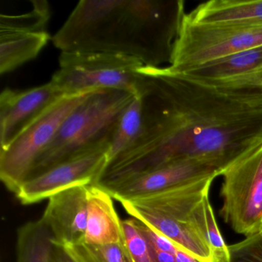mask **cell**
<instances>
[{
  "label": "cell",
  "instance_id": "1",
  "mask_svg": "<svg viewBox=\"0 0 262 262\" xmlns=\"http://www.w3.org/2000/svg\"><path fill=\"white\" fill-rule=\"evenodd\" d=\"M140 72L142 133L108 163L99 186L182 161L228 166L262 144V90L217 88L168 67L143 66Z\"/></svg>",
  "mask_w": 262,
  "mask_h": 262
},
{
  "label": "cell",
  "instance_id": "24",
  "mask_svg": "<svg viewBox=\"0 0 262 262\" xmlns=\"http://www.w3.org/2000/svg\"><path fill=\"white\" fill-rule=\"evenodd\" d=\"M52 262H79L64 247L55 243L52 254Z\"/></svg>",
  "mask_w": 262,
  "mask_h": 262
},
{
  "label": "cell",
  "instance_id": "22",
  "mask_svg": "<svg viewBox=\"0 0 262 262\" xmlns=\"http://www.w3.org/2000/svg\"><path fill=\"white\" fill-rule=\"evenodd\" d=\"M231 262H262V240L258 233L229 245Z\"/></svg>",
  "mask_w": 262,
  "mask_h": 262
},
{
  "label": "cell",
  "instance_id": "16",
  "mask_svg": "<svg viewBox=\"0 0 262 262\" xmlns=\"http://www.w3.org/2000/svg\"><path fill=\"white\" fill-rule=\"evenodd\" d=\"M199 24L262 25V0H211L185 15Z\"/></svg>",
  "mask_w": 262,
  "mask_h": 262
},
{
  "label": "cell",
  "instance_id": "4",
  "mask_svg": "<svg viewBox=\"0 0 262 262\" xmlns=\"http://www.w3.org/2000/svg\"><path fill=\"white\" fill-rule=\"evenodd\" d=\"M134 96L118 90L93 92L67 116L27 179L62 162L110 148L119 119Z\"/></svg>",
  "mask_w": 262,
  "mask_h": 262
},
{
  "label": "cell",
  "instance_id": "13",
  "mask_svg": "<svg viewBox=\"0 0 262 262\" xmlns=\"http://www.w3.org/2000/svg\"><path fill=\"white\" fill-rule=\"evenodd\" d=\"M176 73L217 88L262 90V46Z\"/></svg>",
  "mask_w": 262,
  "mask_h": 262
},
{
  "label": "cell",
  "instance_id": "15",
  "mask_svg": "<svg viewBox=\"0 0 262 262\" xmlns=\"http://www.w3.org/2000/svg\"><path fill=\"white\" fill-rule=\"evenodd\" d=\"M113 199L102 187L89 185L85 243L123 245L122 221L116 212Z\"/></svg>",
  "mask_w": 262,
  "mask_h": 262
},
{
  "label": "cell",
  "instance_id": "2",
  "mask_svg": "<svg viewBox=\"0 0 262 262\" xmlns=\"http://www.w3.org/2000/svg\"><path fill=\"white\" fill-rule=\"evenodd\" d=\"M186 13L182 0H82L53 37L64 53L120 55L170 63Z\"/></svg>",
  "mask_w": 262,
  "mask_h": 262
},
{
  "label": "cell",
  "instance_id": "26",
  "mask_svg": "<svg viewBox=\"0 0 262 262\" xmlns=\"http://www.w3.org/2000/svg\"><path fill=\"white\" fill-rule=\"evenodd\" d=\"M174 257H176V262H199L196 260L192 256L185 253V251L178 248L176 252L174 253Z\"/></svg>",
  "mask_w": 262,
  "mask_h": 262
},
{
  "label": "cell",
  "instance_id": "28",
  "mask_svg": "<svg viewBox=\"0 0 262 262\" xmlns=\"http://www.w3.org/2000/svg\"><path fill=\"white\" fill-rule=\"evenodd\" d=\"M257 233H258L259 236H260V239L262 240V222L260 223V228H259L258 232Z\"/></svg>",
  "mask_w": 262,
  "mask_h": 262
},
{
  "label": "cell",
  "instance_id": "7",
  "mask_svg": "<svg viewBox=\"0 0 262 262\" xmlns=\"http://www.w3.org/2000/svg\"><path fill=\"white\" fill-rule=\"evenodd\" d=\"M63 96L27 127L8 147L0 150V179L16 194L38 158L54 139L67 116L93 92Z\"/></svg>",
  "mask_w": 262,
  "mask_h": 262
},
{
  "label": "cell",
  "instance_id": "25",
  "mask_svg": "<svg viewBox=\"0 0 262 262\" xmlns=\"http://www.w3.org/2000/svg\"><path fill=\"white\" fill-rule=\"evenodd\" d=\"M153 262H176L174 254L159 251L150 245Z\"/></svg>",
  "mask_w": 262,
  "mask_h": 262
},
{
  "label": "cell",
  "instance_id": "23",
  "mask_svg": "<svg viewBox=\"0 0 262 262\" xmlns=\"http://www.w3.org/2000/svg\"><path fill=\"white\" fill-rule=\"evenodd\" d=\"M137 220V219H136ZM138 226L148 240V243L153 248L159 251H165L174 254L178 250L177 246L168 237L156 231L154 228L145 225L143 222L137 220Z\"/></svg>",
  "mask_w": 262,
  "mask_h": 262
},
{
  "label": "cell",
  "instance_id": "17",
  "mask_svg": "<svg viewBox=\"0 0 262 262\" xmlns=\"http://www.w3.org/2000/svg\"><path fill=\"white\" fill-rule=\"evenodd\" d=\"M55 246L53 234L42 221L23 225L17 231V262H52Z\"/></svg>",
  "mask_w": 262,
  "mask_h": 262
},
{
  "label": "cell",
  "instance_id": "6",
  "mask_svg": "<svg viewBox=\"0 0 262 262\" xmlns=\"http://www.w3.org/2000/svg\"><path fill=\"white\" fill-rule=\"evenodd\" d=\"M59 69L50 82L66 96L97 90L138 95L143 64L134 58L97 53H61Z\"/></svg>",
  "mask_w": 262,
  "mask_h": 262
},
{
  "label": "cell",
  "instance_id": "27",
  "mask_svg": "<svg viewBox=\"0 0 262 262\" xmlns=\"http://www.w3.org/2000/svg\"><path fill=\"white\" fill-rule=\"evenodd\" d=\"M124 250V254H125V262H135L134 260H133V257L130 255L129 253L127 251L126 248H125V245L123 247Z\"/></svg>",
  "mask_w": 262,
  "mask_h": 262
},
{
  "label": "cell",
  "instance_id": "21",
  "mask_svg": "<svg viewBox=\"0 0 262 262\" xmlns=\"http://www.w3.org/2000/svg\"><path fill=\"white\" fill-rule=\"evenodd\" d=\"M123 242L135 262H153L151 248L135 219L122 221Z\"/></svg>",
  "mask_w": 262,
  "mask_h": 262
},
{
  "label": "cell",
  "instance_id": "3",
  "mask_svg": "<svg viewBox=\"0 0 262 262\" xmlns=\"http://www.w3.org/2000/svg\"><path fill=\"white\" fill-rule=\"evenodd\" d=\"M217 177L205 176L120 203L133 219L154 228L198 261L213 262L204 202Z\"/></svg>",
  "mask_w": 262,
  "mask_h": 262
},
{
  "label": "cell",
  "instance_id": "14",
  "mask_svg": "<svg viewBox=\"0 0 262 262\" xmlns=\"http://www.w3.org/2000/svg\"><path fill=\"white\" fill-rule=\"evenodd\" d=\"M89 185H76L49 199L40 220L56 245L70 248L85 243Z\"/></svg>",
  "mask_w": 262,
  "mask_h": 262
},
{
  "label": "cell",
  "instance_id": "8",
  "mask_svg": "<svg viewBox=\"0 0 262 262\" xmlns=\"http://www.w3.org/2000/svg\"><path fill=\"white\" fill-rule=\"evenodd\" d=\"M221 176L224 222L245 237L258 232L262 222V144L228 165Z\"/></svg>",
  "mask_w": 262,
  "mask_h": 262
},
{
  "label": "cell",
  "instance_id": "5",
  "mask_svg": "<svg viewBox=\"0 0 262 262\" xmlns=\"http://www.w3.org/2000/svg\"><path fill=\"white\" fill-rule=\"evenodd\" d=\"M260 46L262 25L199 24L185 16L168 67L180 73Z\"/></svg>",
  "mask_w": 262,
  "mask_h": 262
},
{
  "label": "cell",
  "instance_id": "11",
  "mask_svg": "<svg viewBox=\"0 0 262 262\" xmlns=\"http://www.w3.org/2000/svg\"><path fill=\"white\" fill-rule=\"evenodd\" d=\"M226 168V165L215 161H182L133 176L102 188L106 190L113 199L120 202L158 192L205 176L219 177Z\"/></svg>",
  "mask_w": 262,
  "mask_h": 262
},
{
  "label": "cell",
  "instance_id": "12",
  "mask_svg": "<svg viewBox=\"0 0 262 262\" xmlns=\"http://www.w3.org/2000/svg\"><path fill=\"white\" fill-rule=\"evenodd\" d=\"M65 96L51 82L27 90H4L0 95V150Z\"/></svg>",
  "mask_w": 262,
  "mask_h": 262
},
{
  "label": "cell",
  "instance_id": "19",
  "mask_svg": "<svg viewBox=\"0 0 262 262\" xmlns=\"http://www.w3.org/2000/svg\"><path fill=\"white\" fill-rule=\"evenodd\" d=\"M123 245H93L83 243L66 248L79 262H125Z\"/></svg>",
  "mask_w": 262,
  "mask_h": 262
},
{
  "label": "cell",
  "instance_id": "20",
  "mask_svg": "<svg viewBox=\"0 0 262 262\" xmlns=\"http://www.w3.org/2000/svg\"><path fill=\"white\" fill-rule=\"evenodd\" d=\"M204 208L207 238L211 249L213 262H231L229 245L225 243L219 229L214 210L210 202L209 194L205 197Z\"/></svg>",
  "mask_w": 262,
  "mask_h": 262
},
{
  "label": "cell",
  "instance_id": "18",
  "mask_svg": "<svg viewBox=\"0 0 262 262\" xmlns=\"http://www.w3.org/2000/svg\"><path fill=\"white\" fill-rule=\"evenodd\" d=\"M143 126L140 95H135L122 113L108 152V163L128 151L140 137ZM107 163V165H108Z\"/></svg>",
  "mask_w": 262,
  "mask_h": 262
},
{
  "label": "cell",
  "instance_id": "10",
  "mask_svg": "<svg viewBox=\"0 0 262 262\" xmlns=\"http://www.w3.org/2000/svg\"><path fill=\"white\" fill-rule=\"evenodd\" d=\"M108 150L102 148L59 164L27 179L15 194L23 205H32L76 185H96L108 163Z\"/></svg>",
  "mask_w": 262,
  "mask_h": 262
},
{
  "label": "cell",
  "instance_id": "9",
  "mask_svg": "<svg viewBox=\"0 0 262 262\" xmlns=\"http://www.w3.org/2000/svg\"><path fill=\"white\" fill-rule=\"evenodd\" d=\"M33 9L19 15L0 16V73L13 71L35 59L50 36V9L46 1H33Z\"/></svg>",
  "mask_w": 262,
  "mask_h": 262
}]
</instances>
